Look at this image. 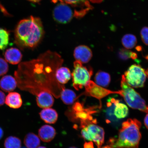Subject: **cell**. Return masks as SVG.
I'll return each mask as SVG.
<instances>
[{
    "label": "cell",
    "instance_id": "37",
    "mask_svg": "<svg viewBox=\"0 0 148 148\" xmlns=\"http://www.w3.org/2000/svg\"><path fill=\"white\" fill-rule=\"evenodd\" d=\"M69 148H77L75 147H70Z\"/></svg>",
    "mask_w": 148,
    "mask_h": 148
},
{
    "label": "cell",
    "instance_id": "29",
    "mask_svg": "<svg viewBox=\"0 0 148 148\" xmlns=\"http://www.w3.org/2000/svg\"><path fill=\"white\" fill-rule=\"evenodd\" d=\"M5 96L4 92L0 90V106L4 104L5 101Z\"/></svg>",
    "mask_w": 148,
    "mask_h": 148
},
{
    "label": "cell",
    "instance_id": "9",
    "mask_svg": "<svg viewBox=\"0 0 148 148\" xmlns=\"http://www.w3.org/2000/svg\"><path fill=\"white\" fill-rule=\"evenodd\" d=\"M53 15L56 21L61 23H66L71 21L74 13L69 5L60 3L55 7Z\"/></svg>",
    "mask_w": 148,
    "mask_h": 148
},
{
    "label": "cell",
    "instance_id": "4",
    "mask_svg": "<svg viewBox=\"0 0 148 148\" xmlns=\"http://www.w3.org/2000/svg\"><path fill=\"white\" fill-rule=\"evenodd\" d=\"M121 87L119 95L123 98L130 107L144 112H148V105L140 94L127 84L124 75L122 76Z\"/></svg>",
    "mask_w": 148,
    "mask_h": 148
},
{
    "label": "cell",
    "instance_id": "38",
    "mask_svg": "<svg viewBox=\"0 0 148 148\" xmlns=\"http://www.w3.org/2000/svg\"><path fill=\"white\" fill-rule=\"evenodd\" d=\"M21 148H27V147H23Z\"/></svg>",
    "mask_w": 148,
    "mask_h": 148
},
{
    "label": "cell",
    "instance_id": "13",
    "mask_svg": "<svg viewBox=\"0 0 148 148\" xmlns=\"http://www.w3.org/2000/svg\"><path fill=\"white\" fill-rule=\"evenodd\" d=\"M4 57L5 60L9 63L16 64L21 62L23 55L19 49L12 47L6 50L5 53Z\"/></svg>",
    "mask_w": 148,
    "mask_h": 148
},
{
    "label": "cell",
    "instance_id": "22",
    "mask_svg": "<svg viewBox=\"0 0 148 148\" xmlns=\"http://www.w3.org/2000/svg\"><path fill=\"white\" fill-rule=\"evenodd\" d=\"M122 44L126 49H131L136 46L137 40L136 36L132 34H127L122 38Z\"/></svg>",
    "mask_w": 148,
    "mask_h": 148
},
{
    "label": "cell",
    "instance_id": "32",
    "mask_svg": "<svg viewBox=\"0 0 148 148\" xmlns=\"http://www.w3.org/2000/svg\"><path fill=\"white\" fill-rule=\"evenodd\" d=\"M3 136V131L2 129L0 127V140L1 139Z\"/></svg>",
    "mask_w": 148,
    "mask_h": 148
},
{
    "label": "cell",
    "instance_id": "33",
    "mask_svg": "<svg viewBox=\"0 0 148 148\" xmlns=\"http://www.w3.org/2000/svg\"><path fill=\"white\" fill-rule=\"evenodd\" d=\"M27 1H28L32 3H37L39 2L41 0H27Z\"/></svg>",
    "mask_w": 148,
    "mask_h": 148
},
{
    "label": "cell",
    "instance_id": "23",
    "mask_svg": "<svg viewBox=\"0 0 148 148\" xmlns=\"http://www.w3.org/2000/svg\"><path fill=\"white\" fill-rule=\"evenodd\" d=\"M55 2L59 1L60 3H64L75 7L84 8L85 7H88L89 5L88 0H54Z\"/></svg>",
    "mask_w": 148,
    "mask_h": 148
},
{
    "label": "cell",
    "instance_id": "15",
    "mask_svg": "<svg viewBox=\"0 0 148 148\" xmlns=\"http://www.w3.org/2000/svg\"><path fill=\"white\" fill-rule=\"evenodd\" d=\"M5 103L10 108H19L23 104L21 95L17 92H11L7 95L5 99Z\"/></svg>",
    "mask_w": 148,
    "mask_h": 148
},
{
    "label": "cell",
    "instance_id": "27",
    "mask_svg": "<svg viewBox=\"0 0 148 148\" xmlns=\"http://www.w3.org/2000/svg\"><path fill=\"white\" fill-rule=\"evenodd\" d=\"M9 66L4 59L0 58V76L6 74L8 72Z\"/></svg>",
    "mask_w": 148,
    "mask_h": 148
},
{
    "label": "cell",
    "instance_id": "24",
    "mask_svg": "<svg viewBox=\"0 0 148 148\" xmlns=\"http://www.w3.org/2000/svg\"><path fill=\"white\" fill-rule=\"evenodd\" d=\"M4 145L5 148H21V142L16 137L10 136L5 139Z\"/></svg>",
    "mask_w": 148,
    "mask_h": 148
},
{
    "label": "cell",
    "instance_id": "30",
    "mask_svg": "<svg viewBox=\"0 0 148 148\" xmlns=\"http://www.w3.org/2000/svg\"><path fill=\"white\" fill-rule=\"evenodd\" d=\"M84 148H94L93 143L92 141L85 142Z\"/></svg>",
    "mask_w": 148,
    "mask_h": 148
},
{
    "label": "cell",
    "instance_id": "25",
    "mask_svg": "<svg viewBox=\"0 0 148 148\" xmlns=\"http://www.w3.org/2000/svg\"><path fill=\"white\" fill-rule=\"evenodd\" d=\"M9 40L8 31L0 27V50H3L8 46Z\"/></svg>",
    "mask_w": 148,
    "mask_h": 148
},
{
    "label": "cell",
    "instance_id": "28",
    "mask_svg": "<svg viewBox=\"0 0 148 148\" xmlns=\"http://www.w3.org/2000/svg\"><path fill=\"white\" fill-rule=\"evenodd\" d=\"M140 35L142 42L145 45L148 46V27L143 28L140 31Z\"/></svg>",
    "mask_w": 148,
    "mask_h": 148
},
{
    "label": "cell",
    "instance_id": "1",
    "mask_svg": "<svg viewBox=\"0 0 148 148\" xmlns=\"http://www.w3.org/2000/svg\"><path fill=\"white\" fill-rule=\"evenodd\" d=\"M63 62L58 53L48 51L38 58L21 63L14 73L18 88L34 95L47 91L59 98L65 87L57 80L55 74Z\"/></svg>",
    "mask_w": 148,
    "mask_h": 148
},
{
    "label": "cell",
    "instance_id": "21",
    "mask_svg": "<svg viewBox=\"0 0 148 148\" xmlns=\"http://www.w3.org/2000/svg\"><path fill=\"white\" fill-rule=\"evenodd\" d=\"M129 110L127 106L123 103H120L118 99L114 110V114L118 119H123L127 116Z\"/></svg>",
    "mask_w": 148,
    "mask_h": 148
},
{
    "label": "cell",
    "instance_id": "3",
    "mask_svg": "<svg viewBox=\"0 0 148 148\" xmlns=\"http://www.w3.org/2000/svg\"><path fill=\"white\" fill-rule=\"evenodd\" d=\"M141 126L137 119H127L122 123L118 138L109 140V146L113 148H138L141 138Z\"/></svg>",
    "mask_w": 148,
    "mask_h": 148
},
{
    "label": "cell",
    "instance_id": "35",
    "mask_svg": "<svg viewBox=\"0 0 148 148\" xmlns=\"http://www.w3.org/2000/svg\"><path fill=\"white\" fill-rule=\"evenodd\" d=\"M145 73L146 75H147V78H148V68L147 70H146Z\"/></svg>",
    "mask_w": 148,
    "mask_h": 148
},
{
    "label": "cell",
    "instance_id": "11",
    "mask_svg": "<svg viewBox=\"0 0 148 148\" xmlns=\"http://www.w3.org/2000/svg\"><path fill=\"white\" fill-rule=\"evenodd\" d=\"M36 95L37 104L40 108L44 109L49 108L53 106L54 100L52 94L50 92L42 91Z\"/></svg>",
    "mask_w": 148,
    "mask_h": 148
},
{
    "label": "cell",
    "instance_id": "2",
    "mask_svg": "<svg viewBox=\"0 0 148 148\" xmlns=\"http://www.w3.org/2000/svg\"><path fill=\"white\" fill-rule=\"evenodd\" d=\"M14 34L15 43L20 49L36 47L44 36L41 20L33 16L21 20L16 25Z\"/></svg>",
    "mask_w": 148,
    "mask_h": 148
},
{
    "label": "cell",
    "instance_id": "10",
    "mask_svg": "<svg viewBox=\"0 0 148 148\" xmlns=\"http://www.w3.org/2000/svg\"><path fill=\"white\" fill-rule=\"evenodd\" d=\"M73 55L76 61L83 64L89 62L92 58V54L91 49L88 46L81 45L75 48Z\"/></svg>",
    "mask_w": 148,
    "mask_h": 148
},
{
    "label": "cell",
    "instance_id": "26",
    "mask_svg": "<svg viewBox=\"0 0 148 148\" xmlns=\"http://www.w3.org/2000/svg\"><path fill=\"white\" fill-rule=\"evenodd\" d=\"M118 57L122 60H126L130 58L135 60L137 56L136 53L127 49H121L118 53Z\"/></svg>",
    "mask_w": 148,
    "mask_h": 148
},
{
    "label": "cell",
    "instance_id": "12",
    "mask_svg": "<svg viewBox=\"0 0 148 148\" xmlns=\"http://www.w3.org/2000/svg\"><path fill=\"white\" fill-rule=\"evenodd\" d=\"M56 134L54 127L51 125H45L40 127L38 130V136L42 141L49 142L53 140Z\"/></svg>",
    "mask_w": 148,
    "mask_h": 148
},
{
    "label": "cell",
    "instance_id": "36",
    "mask_svg": "<svg viewBox=\"0 0 148 148\" xmlns=\"http://www.w3.org/2000/svg\"><path fill=\"white\" fill-rule=\"evenodd\" d=\"M46 148L44 147H38V148Z\"/></svg>",
    "mask_w": 148,
    "mask_h": 148
},
{
    "label": "cell",
    "instance_id": "7",
    "mask_svg": "<svg viewBox=\"0 0 148 148\" xmlns=\"http://www.w3.org/2000/svg\"><path fill=\"white\" fill-rule=\"evenodd\" d=\"M81 134L84 139L94 142L98 148H101L104 143V130L95 123H90L83 127L81 130Z\"/></svg>",
    "mask_w": 148,
    "mask_h": 148
},
{
    "label": "cell",
    "instance_id": "6",
    "mask_svg": "<svg viewBox=\"0 0 148 148\" xmlns=\"http://www.w3.org/2000/svg\"><path fill=\"white\" fill-rule=\"evenodd\" d=\"M124 75L127 84L131 87L141 88L144 86L147 75L145 70L140 65L134 64L130 66Z\"/></svg>",
    "mask_w": 148,
    "mask_h": 148
},
{
    "label": "cell",
    "instance_id": "19",
    "mask_svg": "<svg viewBox=\"0 0 148 148\" xmlns=\"http://www.w3.org/2000/svg\"><path fill=\"white\" fill-rule=\"evenodd\" d=\"M60 97L63 103L66 105L73 104L77 99V95L73 90L64 88L61 92Z\"/></svg>",
    "mask_w": 148,
    "mask_h": 148
},
{
    "label": "cell",
    "instance_id": "34",
    "mask_svg": "<svg viewBox=\"0 0 148 148\" xmlns=\"http://www.w3.org/2000/svg\"><path fill=\"white\" fill-rule=\"evenodd\" d=\"M101 148H113L111 147H110V146H105V147H101Z\"/></svg>",
    "mask_w": 148,
    "mask_h": 148
},
{
    "label": "cell",
    "instance_id": "17",
    "mask_svg": "<svg viewBox=\"0 0 148 148\" xmlns=\"http://www.w3.org/2000/svg\"><path fill=\"white\" fill-rule=\"evenodd\" d=\"M71 72L69 68L66 67H60L57 69L55 77L58 82L61 84L67 83L71 79Z\"/></svg>",
    "mask_w": 148,
    "mask_h": 148
},
{
    "label": "cell",
    "instance_id": "20",
    "mask_svg": "<svg viewBox=\"0 0 148 148\" xmlns=\"http://www.w3.org/2000/svg\"><path fill=\"white\" fill-rule=\"evenodd\" d=\"M24 143L27 148H37L40 144L39 137L33 133H29L26 135Z\"/></svg>",
    "mask_w": 148,
    "mask_h": 148
},
{
    "label": "cell",
    "instance_id": "5",
    "mask_svg": "<svg viewBox=\"0 0 148 148\" xmlns=\"http://www.w3.org/2000/svg\"><path fill=\"white\" fill-rule=\"evenodd\" d=\"M74 67L71 74L73 86L75 89L79 90L90 81L93 71L91 67L84 66L82 64L77 61L74 62Z\"/></svg>",
    "mask_w": 148,
    "mask_h": 148
},
{
    "label": "cell",
    "instance_id": "18",
    "mask_svg": "<svg viewBox=\"0 0 148 148\" xmlns=\"http://www.w3.org/2000/svg\"><path fill=\"white\" fill-rule=\"evenodd\" d=\"M94 80L96 84L98 86L103 87H107L110 84L111 77L108 73L99 71L96 73Z\"/></svg>",
    "mask_w": 148,
    "mask_h": 148
},
{
    "label": "cell",
    "instance_id": "16",
    "mask_svg": "<svg viewBox=\"0 0 148 148\" xmlns=\"http://www.w3.org/2000/svg\"><path fill=\"white\" fill-rule=\"evenodd\" d=\"M39 114L41 119L46 123L54 124L58 119V114L53 108L44 109L40 112Z\"/></svg>",
    "mask_w": 148,
    "mask_h": 148
},
{
    "label": "cell",
    "instance_id": "14",
    "mask_svg": "<svg viewBox=\"0 0 148 148\" xmlns=\"http://www.w3.org/2000/svg\"><path fill=\"white\" fill-rule=\"evenodd\" d=\"M17 86L16 79L10 75L5 76L0 80V88L5 92L13 91Z\"/></svg>",
    "mask_w": 148,
    "mask_h": 148
},
{
    "label": "cell",
    "instance_id": "31",
    "mask_svg": "<svg viewBox=\"0 0 148 148\" xmlns=\"http://www.w3.org/2000/svg\"><path fill=\"white\" fill-rule=\"evenodd\" d=\"M144 123L145 127L148 130V113L144 119Z\"/></svg>",
    "mask_w": 148,
    "mask_h": 148
},
{
    "label": "cell",
    "instance_id": "8",
    "mask_svg": "<svg viewBox=\"0 0 148 148\" xmlns=\"http://www.w3.org/2000/svg\"><path fill=\"white\" fill-rule=\"evenodd\" d=\"M86 91L83 95L90 96L99 100L106 97L111 94H119V91H112V90L103 88L102 87L98 86L92 81H89L85 85Z\"/></svg>",
    "mask_w": 148,
    "mask_h": 148
}]
</instances>
